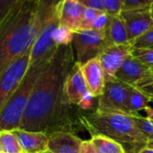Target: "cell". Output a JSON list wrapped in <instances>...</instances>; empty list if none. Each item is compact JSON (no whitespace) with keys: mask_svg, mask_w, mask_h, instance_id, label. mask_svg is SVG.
<instances>
[{"mask_svg":"<svg viewBox=\"0 0 153 153\" xmlns=\"http://www.w3.org/2000/svg\"><path fill=\"white\" fill-rule=\"evenodd\" d=\"M79 153H100V152L97 150L92 140H82L79 149Z\"/></svg>","mask_w":153,"mask_h":153,"instance_id":"30","label":"cell"},{"mask_svg":"<svg viewBox=\"0 0 153 153\" xmlns=\"http://www.w3.org/2000/svg\"><path fill=\"white\" fill-rule=\"evenodd\" d=\"M45 153H51V152H50V151L48 150V151H47V152H45Z\"/></svg>","mask_w":153,"mask_h":153,"instance_id":"39","label":"cell"},{"mask_svg":"<svg viewBox=\"0 0 153 153\" xmlns=\"http://www.w3.org/2000/svg\"><path fill=\"white\" fill-rule=\"evenodd\" d=\"M140 153H153V149H148V148H144L143 149H141L140 151Z\"/></svg>","mask_w":153,"mask_h":153,"instance_id":"36","label":"cell"},{"mask_svg":"<svg viewBox=\"0 0 153 153\" xmlns=\"http://www.w3.org/2000/svg\"><path fill=\"white\" fill-rule=\"evenodd\" d=\"M149 10H150V13H151V16L153 17V3L151 4V6L149 7Z\"/></svg>","mask_w":153,"mask_h":153,"instance_id":"37","label":"cell"},{"mask_svg":"<svg viewBox=\"0 0 153 153\" xmlns=\"http://www.w3.org/2000/svg\"><path fill=\"white\" fill-rule=\"evenodd\" d=\"M140 91H141L145 96H147L151 102H153V82H150L149 84L143 85L140 88H137Z\"/></svg>","mask_w":153,"mask_h":153,"instance_id":"32","label":"cell"},{"mask_svg":"<svg viewBox=\"0 0 153 153\" xmlns=\"http://www.w3.org/2000/svg\"><path fill=\"white\" fill-rule=\"evenodd\" d=\"M105 12L109 16H118L123 10L120 0H102Z\"/></svg>","mask_w":153,"mask_h":153,"instance_id":"26","label":"cell"},{"mask_svg":"<svg viewBox=\"0 0 153 153\" xmlns=\"http://www.w3.org/2000/svg\"><path fill=\"white\" fill-rule=\"evenodd\" d=\"M20 1L22 0H0V21Z\"/></svg>","mask_w":153,"mask_h":153,"instance_id":"28","label":"cell"},{"mask_svg":"<svg viewBox=\"0 0 153 153\" xmlns=\"http://www.w3.org/2000/svg\"><path fill=\"white\" fill-rule=\"evenodd\" d=\"M73 1H76V2H80V0H73Z\"/></svg>","mask_w":153,"mask_h":153,"instance_id":"38","label":"cell"},{"mask_svg":"<svg viewBox=\"0 0 153 153\" xmlns=\"http://www.w3.org/2000/svg\"><path fill=\"white\" fill-rule=\"evenodd\" d=\"M149 68L134 57L127 59L116 72L114 79L131 87H135L149 73Z\"/></svg>","mask_w":153,"mask_h":153,"instance_id":"13","label":"cell"},{"mask_svg":"<svg viewBox=\"0 0 153 153\" xmlns=\"http://www.w3.org/2000/svg\"><path fill=\"white\" fill-rule=\"evenodd\" d=\"M80 3L85 7H90L101 12H105V7L102 0H80Z\"/></svg>","mask_w":153,"mask_h":153,"instance_id":"29","label":"cell"},{"mask_svg":"<svg viewBox=\"0 0 153 153\" xmlns=\"http://www.w3.org/2000/svg\"><path fill=\"white\" fill-rule=\"evenodd\" d=\"M94 97L92 96V94L88 91L83 97V99L81 100L80 104L79 105V106H80V108L84 109V110H88V109H90L91 106L93 105V100Z\"/></svg>","mask_w":153,"mask_h":153,"instance_id":"31","label":"cell"},{"mask_svg":"<svg viewBox=\"0 0 153 153\" xmlns=\"http://www.w3.org/2000/svg\"><path fill=\"white\" fill-rule=\"evenodd\" d=\"M133 49L153 48V27L131 43Z\"/></svg>","mask_w":153,"mask_h":153,"instance_id":"24","label":"cell"},{"mask_svg":"<svg viewBox=\"0 0 153 153\" xmlns=\"http://www.w3.org/2000/svg\"><path fill=\"white\" fill-rule=\"evenodd\" d=\"M149 102H151L150 99L141 91H140L137 88L130 87L127 98V108L130 115H140V112L149 106L148 105Z\"/></svg>","mask_w":153,"mask_h":153,"instance_id":"17","label":"cell"},{"mask_svg":"<svg viewBox=\"0 0 153 153\" xmlns=\"http://www.w3.org/2000/svg\"><path fill=\"white\" fill-rule=\"evenodd\" d=\"M132 57H134L149 68L153 67V48L133 49Z\"/></svg>","mask_w":153,"mask_h":153,"instance_id":"23","label":"cell"},{"mask_svg":"<svg viewBox=\"0 0 153 153\" xmlns=\"http://www.w3.org/2000/svg\"><path fill=\"white\" fill-rule=\"evenodd\" d=\"M80 69L87 83L88 91L94 97H101L105 90V79L98 57L81 65Z\"/></svg>","mask_w":153,"mask_h":153,"instance_id":"11","label":"cell"},{"mask_svg":"<svg viewBox=\"0 0 153 153\" xmlns=\"http://www.w3.org/2000/svg\"><path fill=\"white\" fill-rule=\"evenodd\" d=\"M146 148L150 149H153V140H149L147 141Z\"/></svg>","mask_w":153,"mask_h":153,"instance_id":"35","label":"cell"},{"mask_svg":"<svg viewBox=\"0 0 153 153\" xmlns=\"http://www.w3.org/2000/svg\"><path fill=\"white\" fill-rule=\"evenodd\" d=\"M12 131L16 136L24 153H45L49 150V135L46 132L20 128Z\"/></svg>","mask_w":153,"mask_h":153,"instance_id":"12","label":"cell"},{"mask_svg":"<svg viewBox=\"0 0 153 153\" xmlns=\"http://www.w3.org/2000/svg\"><path fill=\"white\" fill-rule=\"evenodd\" d=\"M109 20V15L105 12H102L98 15V16L95 19V21L92 24L91 30L95 31H105V29L107 26Z\"/></svg>","mask_w":153,"mask_h":153,"instance_id":"27","label":"cell"},{"mask_svg":"<svg viewBox=\"0 0 153 153\" xmlns=\"http://www.w3.org/2000/svg\"><path fill=\"white\" fill-rule=\"evenodd\" d=\"M0 149L2 153H24L16 136L12 131H0Z\"/></svg>","mask_w":153,"mask_h":153,"instance_id":"19","label":"cell"},{"mask_svg":"<svg viewBox=\"0 0 153 153\" xmlns=\"http://www.w3.org/2000/svg\"><path fill=\"white\" fill-rule=\"evenodd\" d=\"M130 87L131 86L115 79L106 82L104 93L99 97L97 111L102 113H123L129 114L127 98Z\"/></svg>","mask_w":153,"mask_h":153,"instance_id":"7","label":"cell"},{"mask_svg":"<svg viewBox=\"0 0 153 153\" xmlns=\"http://www.w3.org/2000/svg\"><path fill=\"white\" fill-rule=\"evenodd\" d=\"M91 140L100 153H125L120 143L106 136L93 135Z\"/></svg>","mask_w":153,"mask_h":153,"instance_id":"18","label":"cell"},{"mask_svg":"<svg viewBox=\"0 0 153 153\" xmlns=\"http://www.w3.org/2000/svg\"><path fill=\"white\" fill-rule=\"evenodd\" d=\"M133 47L131 43L109 45L98 56L104 70L105 83L114 79V76L123 62L132 56Z\"/></svg>","mask_w":153,"mask_h":153,"instance_id":"8","label":"cell"},{"mask_svg":"<svg viewBox=\"0 0 153 153\" xmlns=\"http://www.w3.org/2000/svg\"><path fill=\"white\" fill-rule=\"evenodd\" d=\"M37 6L38 0H22L0 21V75L32 49L42 28Z\"/></svg>","mask_w":153,"mask_h":153,"instance_id":"2","label":"cell"},{"mask_svg":"<svg viewBox=\"0 0 153 153\" xmlns=\"http://www.w3.org/2000/svg\"><path fill=\"white\" fill-rule=\"evenodd\" d=\"M150 82H153V67L149 68V75H148L147 76H145V78H144L142 80H140V81L135 86V88H140V87H141V86H143V85H146V84H149V83H150Z\"/></svg>","mask_w":153,"mask_h":153,"instance_id":"33","label":"cell"},{"mask_svg":"<svg viewBox=\"0 0 153 153\" xmlns=\"http://www.w3.org/2000/svg\"><path fill=\"white\" fill-rule=\"evenodd\" d=\"M105 36L108 46L130 43L125 23L120 15L109 16L108 24L105 29Z\"/></svg>","mask_w":153,"mask_h":153,"instance_id":"16","label":"cell"},{"mask_svg":"<svg viewBox=\"0 0 153 153\" xmlns=\"http://www.w3.org/2000/svg\"><path fill=\"white\" fill-rule=\"evenodd\" d=\"M71 45L75 53L76 62L80 66L97 58L108 46L105 41V31L95 30L74 32Z\"/></svg>","mask_w":153,"mask_h":153,"instance_id":"5","label":"cell"},{"mask_svg":"<svg viewBox=\"0 0 153 153\" xmlns=\"http://www.w3.org/2000/svg\"><path fill=\"white\" fill-rule=\"evenodd\" d=\"M136 125L149 140H153V121L141 115L132 116Z\"/></svg>","mask_w":153,"mask_h":153,"instance_id":"22","label":"cell"},{"mask_svg":"<svg viewBox=\"0 0 153 153\" xmlns=\"http://www.w3.org/2000/svg\"><path fill=\"white\" fill-rule=\"evenodd\" d=\"M31 50L12 62L0 75V111L24 80L30 68Z\"/></svg>","mask_w":153,"mask_h":153,"instance_id":"6","label":"cell"},{"mask_svg":"<svg viewBox=\"0 0 153 153\" xmlns=\"http://www.w3.org/2000/svg\"><path fill=\"white\" fill-rule=\"evenodd\" d=\"M49 60L29 68L21 85L0 111V131L20 128L34 84Z\"/></svg>","mask_w":153,"mask_h":153,"instance_id":"4","label":"cell"},{"mask_svg":"<svg viewBox=\"0 0 153 153\" xmlns=\"http://www.w3.org/2000/svg\"><path fill=\"white\" fill-rule=\"evenodd\" d=\"M85 7L80 2L63 0L59 8L60 25H66L74 32L79 31Z\"/></svg>","mask_w":153,"mask_h":153,"instance_id":"15","label":"cell"},{"mask_svg":"<svg viewBox=\"0 0 153 153\" xmlns=\"http://www.w3.org/2000/svg\"><path fill=\"white\" fill-rule=\"evenodd\" d=\"M145 113H146V118H148L149 120H151L153 121V108L150 107V106H147L145 109H144Z\"/></svg>","mask_w":153,"mask_h":153,"instance_id":"34","label":"cell"},{"mask_svg":"<svg viewBox=\"0 0 153 153\" xmlns=\"http://www.w3.org/2000/svg\"><path fill=\"white\" fill-rule=\"evenodd\" d=\"M93 135H104L120 143L125 153H140L146 148L147 137L136 125L131 115L123 113L93 112L83 117Z\"/></svg>","mask_w":153,"mask_h":153,"instance_id":"3","label":"cell"},{"mask_svg":"<svg viewBox=\"0 0 153 153\" xmlns=\"http://www.w3.org/2000/svg\"><path fill=\"white\" fill-rule=\"evenodd\" d=\"M73 36L74 31L72 29L66 25H59L53 33V40L55 44L59 47L61 45L71 44L73 41Z\"/></svg>","mask_w":153,"mask_h":153,"instance_id":"20","label":"cell"},{"mask_svg":"<svg viewBox=\"0 0 153 153\" xmlns=\"http://www.w3.org/2000/svg\"><path fill=\"white\" fill-rule=\"evenodd\" d=\"M101 11H98L94 8L90 7H85L83 16H82V20L80 23V26L79 31H84V30H91V26L95 19L98 16L99 14H101Z\"/></svg>","mask_w":153,"mask_h":153,"instance_id":"21","label":"cell"},{"mask_svg":"<svg viewBox=\"0 0 153 153\" xmlns=\"http://www.w3.org/2000/svg\"><path fill=\"white\" fill-rule=\"evenodd\" d=\"M0 153H2V151H1V149H0Z\"/></svg>","mask_w":153,"mask_h":153,"instance_id":"40","label":"cell"},{"mask_svg":"<svg viewBox=\"0 0 153 153\" xmlns=\"http://www.w3.org/2000/svg\"><path fill=\"white\" fill-rule=\"evenodd\" d=\"M123 10H132L140 8H148L153 3V0H120Z\"/></svg>","mask_w":153,"mask_h":153,"instance_id":"25","label":"cell"},{"mask_svg":"<svg viewBox=\"0 0 153 153\" xmlns=\"http://www.w3.org/2000/svg\"><path fill=\"white\" fill-rule=\"evenodd\" d=\"M76 63L71 44L59 46L37 79L20 129L47 134L63 118L64 84Z\"/></svg>","mask_w":153,"mask_h":153,"instance_id":"1","label":"cell"},{"mask_svg":"<svg viewBox=\"0 0 153 153\" xmlns=\"http://www.w3.org/2000/svg\"><path fill=\"white\" fill-rule=\"evenodd\" d=\"M49 135V151L51 153H79L82 140L71 132L56 131Z\"/></svg>","mask_w":153,"mask_h":153,"instance_id":"14","label":"cell"},{"mask_svg":"<svg viewBox=\"0 0 153 153\" xmlns=\"http://www.w3.org/2000/svg\"><path fill=\"white\" fill-rule=\"evenodd\" d=\"M64 98L67 105H79L88 92L87 83L80 69V65L75 63L64 84Z\"/></svg>","mask_w":153,"mask_h":153,"instance_id":"10","label":"cell"},{"mask_svg":"<svg viewBox=\"0 0 153 153\" xmlns=\"http://www.w3.org/2000/svg\"><path fill=\"white\" fill-rule=\"evenodd\" d=\"M120 16L125 23L130 43L153 27V17L149 7L123 10Z\"/></svg>","mask_w":153,"mask_h":153,"instance_id":"9","label":"cell"}]
</instances>
